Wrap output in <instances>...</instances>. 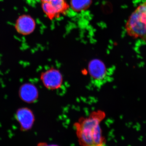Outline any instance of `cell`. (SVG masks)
<instances>
[{
    "instance_id": "obj_1",
    "label": "cell",
    "mask_w": 146,
    "mask_h": 146,
    "mask_svg": "<svg viewBox=\"0 0 146 146\" xmlns=\"http://www.w3.org/2000/svg\"><path fill=\"white\" fill-rule=\"evenodd\" d=\"M106 117L101 110H95L88 116L82 117L74 123V127L80 146H105L101 123Z\"/></svg>"
},
{
    "instance_id": "obj_2",
    "label": "cell",
    "mask_w": 146,
    "mask_h": 146,
    "mask_svg": "<svg viewBox=\"0 0 146 146\" xmlns=\"http://www.w3.org/2000/svg\"><path fill=\"white\" fill-rule=\"evenodd\" d=\"M125 29L128 36L146 41V1L139 5L131 13Z\"/></svg>"
},
{
    "instance_id": "obj_3",
    "label": "cell",
    "mask_w": 146,
    "mask_h": 146,
    "mask_svg": "<svg viewBox=\"0 0 146 146\" xmlns=\"http://www.w3.org/2000/svg\"><path fill=\"white\" fill-rule=\"evenodd\" d=\"M43 11L50 20H54L66 13L70 8L66 0H40Z\"/></svg>"
},
{
    "instance_id": "obj_4",
    "label": "cell",
    "mask_w": 146,
    "mask_h": 146,
    "mask_svg": "<svg viewBox=\"0 0 146 146\" xmlns=\"http://www.w3.org/2000/svg\"><path fill=\"white\" fill-rule=\"evenodd\" d=\"M40 80L45 88L50 90H55L61 88L63 83V77L59 70L51 68L42 72Z\"/></svg>"
},
{
    "instance_id": "obj_5",
    "label": "cell",
    "mask_w": 146,
    "mask_h": 146,
    "mask_svg": "<svg viewBox=\"0 0 146 146\" xmlns=\"http://www.w3.org/2000/svg\"><path fill=\"white\" fill-rule=\"evenodd\" d=\"M15 117L20 126V130L23 132L31 129L35 121L33 111L26 107L18 108L15 113Z\"/></svg>"
},
{
    "instance_id": "obj_6",
    "label": "cell",
    "mask_w": 146,
    "mask_h": 146,
    "mask_svg": "<svg viewBox=\"0 0 146 146\" xmlns=\"http://www.w3.org/2000/svg\"><path fill=\"white\" fill-rule=\"evenodd\" d=\"M39 91L33 84L27 82L20 86L18 95L21 100L28 104L36 102L39 98Z\"/></svg>"
},
{
    "instance_id": "obj_7",
    "label": "cell",
    "mask_w": 146,
    "mask_h": 146,
    "mask_svg": "<svg viewBox=\"0 0 146 146\" xmlns=\"http://www.w3.org/2000/svg\"><path fill=\"white\" fill-rule=\"evenodd\" d=\"M88 69L91 78L96 81L102 80L107 74V69L104 63L98 59H93L90 61Z\"/></svg>"
},
{
    "instance_id": "obj_8",
    "label": "cell",
    "mask_w": 146,
    "mask_h": 146,
    "mask_svg": "<svg viewBox=\"0 0 146 146\" xmlns=\"http://www.w3.org/2000/svg\"><path fill=\"white\" fill-rule=\"evenodd\" d=\"M35 24L33 20L26 16L21 18L18 21L17 28L20 32L27 34L33 31L35 28Z\"/></svg>"
},
{
    "instance_id": "obj_9",
    "label": "cell",
    "mask_w": 146,
    "mask_h": 146,
    "mask_svg": "<svg viewBox=\"0 0 146 146\" xmlns=\"http://www.w3.org/2000/svg\"><path fill=\"white\" fill-rule=\"evenodd\" d=\"M91 3V0H71V7L77 12L85 10Z\"/></svg>"
},
{
    "instance_id": "obj_10",
    "label": "cell",
    "mask_w": 146,
    "mask_h": 146,
    "mask_svg": "<svg viewBox=\"0 0 146 146\" xmlns=\"http://www.w3.org/2000/svg\"><path fill=\"white\" fill-rule=\"evenodd\" d=\"M37 146H60L56 144H48L46 142H40L37 144Z\"/></svg>"
}]
</instances>
